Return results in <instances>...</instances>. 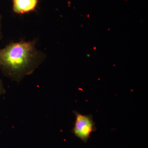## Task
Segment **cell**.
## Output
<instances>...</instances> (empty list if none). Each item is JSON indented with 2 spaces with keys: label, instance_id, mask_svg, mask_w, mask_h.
I'll use <instances>...</instances> for the list:
<instances>
[{
  "label": "cell",
  "instance_id": "6da1fadb",
  "mask_svg": "<svg viewBox=\"0 0 148 148\" xmlns=\"http://www.w3.org/2000/svg\"><path fill=\"white\" fill-rule=\"evenodd\" d=\"M36 41L21 40L0 49V70L5 76L19 82L34 73L45 57L36 49Z\"/></svg>",
  "mask_w": 148,
  "mask_h": 148
},
{
  "label": "cell",
  "instance_id": "7a4b0ae2",
  "mask_svg": "<svg viewBox=\"0 0 148 148\" xmlns=\"http://www.w3.org/2000/svg\"><path fill=\"white\" fill-rule=\"evenodd\" d=\"M74 113L75 115V121L73 132L78 138L83 142H86L91 133L96 129L92 116L82 114L77 112Z\"/></svg>",
  "mask_w": 148,
  "mask_h": 148
},
{
  "label": "cell",
  "instance_id": "3957f363",
  "mask_svg": "<svg viewBox=\"0 0 148 148\" xmlns=\"http://www.w3.org/2000/svg\"><path fill=\"white\" fill-rule=\"evenodd\" d=\"M14 12L24 14L35 10L38 0H12Z\"/></svg>",
  "mask_w": 148,
  "mask_h": 148
},
{
  "label": "cell",
  "instance_id": "277c9868",
  "mask_svg": "<svg viewBox=\"0 0 148 148\" xmlns=\"http://www.w3.org/2000/svg\"><path fill=\"white\" fill-rule=\"evenodd\" d=\"M5 90L3 86L2 81L0 79V95L5 93Z\"/></svg>",
  "mask_w": 148,
  "mask_h": 148
},
{
  "label": "cell",
  "instance_id": "5b68a950",
  "mask_svg": "<svg viewBox=\"0 0 148 148\" xmlns=\"http://www.w3.org/2000/svg\"><path fill=\"white\" fill-rule=\"evenodd\" d=\"M2 16L0 15V40H2L3 38V35L1 32V22Z\"/></svg>",
  "mask_w": 148,
  "mask_h": 148
}]
</instances>
